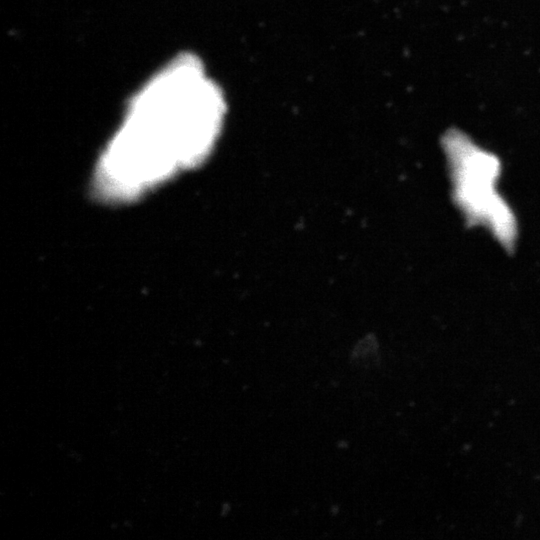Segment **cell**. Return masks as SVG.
I'll return each instance as SVG.
<instances>
[{
  "instance_id": "1",
  "label": "cell",
  "mask_w": 540,
  "mask_h": 540,
  "mask_svg": "<svg viewBox=\"0 0 540 540\" xmlns=\"http://www.w3.org/2000/svg\"><path fill=\"white\" fill-rule=\"evenodd\" d=\"M223 117L216 86L196 60L175 59L131 101L95 172L97 193L127 201L202 162Z\"/></svg>"
},
{
  "instance_id": "2",
  "label": "cell",
  "mask_w": 540,
  "mask_h": 540,
  "mask_svg": "<svg viewBox=\"0 0 540 540\" xmlns=\"http://www.w3.org/2000/svg\"><path fill=\"white\" fill-rule=\"evenodd\" d=\"M443 148L449 164L453 196L467 220L488 228L504 246L516 237L515 218L498 192L500 163L463 132L446 133Z\"/></svg>"
}]
</instances>
